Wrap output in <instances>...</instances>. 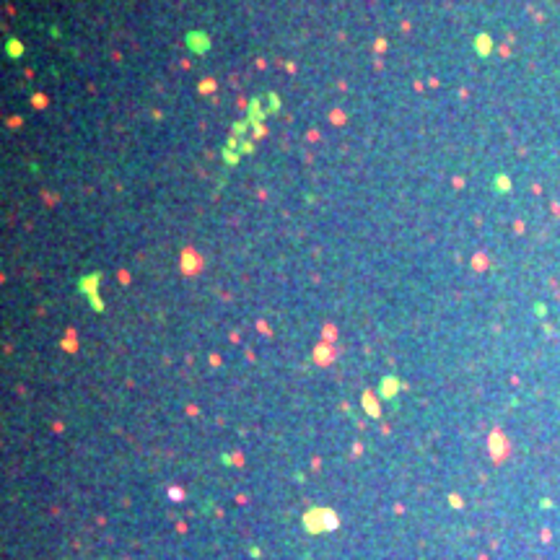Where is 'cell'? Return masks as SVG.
Here are the masks:
<instances>
[{
    "label": "cell",
    "instance_id": "obj_1",
    "mask_svg": "<svg viewBox=\"0 0 560 560\" xmlns=\"http://www.w3.org/2000/svg\"><path fill=\"white\" fill-rule=\"evenodd\" d=\"M200 255H195V249H185L182 252V272L185 275H195V272H200Z\"/></svg>",
    "mask_w": 560,
    "mask_h": 560
}]
</instances>
